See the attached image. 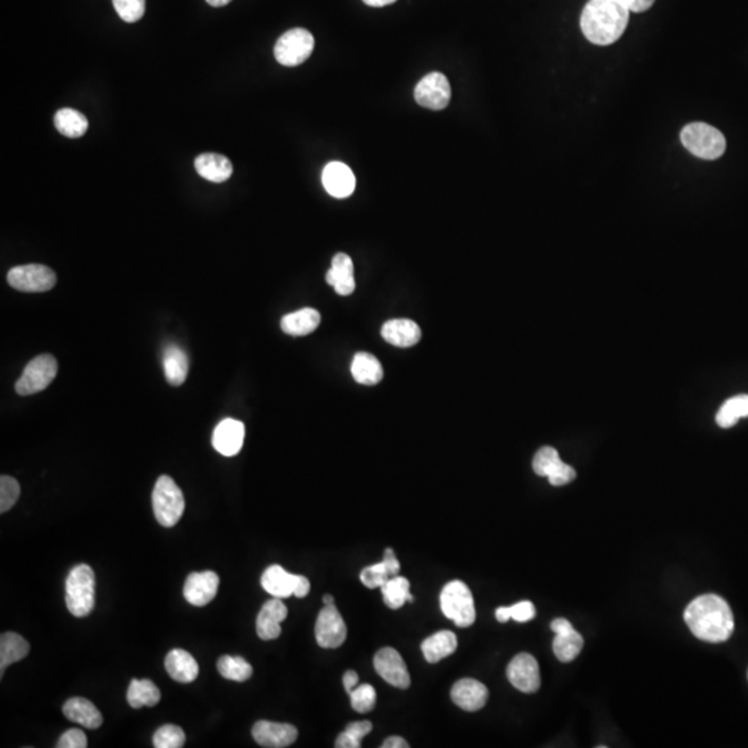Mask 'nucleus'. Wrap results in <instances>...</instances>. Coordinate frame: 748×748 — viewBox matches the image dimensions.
<instances>
[{
  "label": "nucleus",
  "mask_w": 748,
  "mask_h": 748,
  "mask_svg": "<svg viewBox=\"0 0 748 748\" xmlns=\"http://www.w3.org/2000/svg\"><path fill=\"white\" fill-rule=\"evenodd\" d=\"M685 621L695 637L710 643L725 642L735 629L729 604L717 595L695 597L685 610Z\"/></svg>",
  "instance_id": "1"
},
{
  "label": "nucleus",
  "mask_w": 748,
  "mask_h": 748,
  "mask_svg": "<svg viewBox=\"0 0 748 748\" xmlns=\"http://www.w3.org/2000/svg\"><path fill=\"white\" fill-rule=\"evenodd\" d=\"M630 10L622 0H589L581 14V29L592 44L607 46L624 34Z\"/></svg>",
  "instance_id": "2"
},
{
  "label": "nucleus",
  "mask_w": 748,
  "mask_h": 748,
  "mask_svg": "<svg viewBox=\"0 0 748 748\" xmlns=\"http://www.w3.org/2000/svg\"><path fill=\"white\" fill-rule=\"evenodd\" d=\"M96 578L87 564H79L70 571L66 581V604L74 617L84 618L95 607Z\"/></svg>",
  "instance_id": "3"
},
{
  "label": "nucleus",
  "mask_w": 748,
  "mask_h": 748,
  "mask_svg": "<svg viewBox=\"0 0 748 748\" xmlns=\"http://www.w3.org/2000/svg\"><path fill=\"white\" fill-rule=\"evenodd\" d=\"M680 140L685 149L693 156L703 160H717L727 150V140L717 127L704 122H693L680 132Z\"/></svg>",
  "instance_id": "4"
},
{
  "label": "nucleus",
  "mask_w": 748,
  "mask_h": 748,
  "mask_svg": "<svg viewBox=\"0 0 748 748\" xmlns=\"http://www.w3.org/2000/svg\"><path fill=\"white\" fill-rule=\"evenodd\" d=\"M152 510L157 522L165 528L175 527L182 519L185 513L184 492L171 477L161 475L157 480L152 491Z\"/></svg>",
  "instance_id": "5"
},
{
  "label": "nucleus",
  "mask_w": 748,
  "mask_h": 748,
  "mask_svg": "<svg viewBox=\"0 0 748 748\" xmlns=\"http://www.w3.org/2000/svg\"><path fill=\"white\" fill-rule=\"evenodd\" d=\"M442 612L459 628H469L475 621V605L469 587L462 581L445 585L440 596Z\"/></svg>",
  "instance_id": "6"
},
{
  "label": "nucleus",
  "mask_w": 748,
  "mask_h": 748,
  "mask_svg": "<svg viewBox=\"0 0 748 748\" xmlns=\"http://www.w3.org/2000/svg\"><path fill=\"white\" fill-rule=\"evenodd\" d=\"M59 364L56 358L49 354L39 355L25 366L21 377L17 380L16 392L21 397L44 391L56 379Z\"/></svg>",
  "instance_id": "7"
},
{
  "label": "nucleus",
  "mask_w": 748,
  "mask_h": 748,
  "mask_svg": "<svg viewBox=\"0 0 748 748\" xmlns=\"http://www.w3.org/2000/svg\"><path fill=\"white\" fill-rule=\"evenodd\" d=\"M261 585L269 595L279 599L305 597L311 590V582L304 575L290 574L282 565H270L261 577Z\"/></svg>",
  "instance_id": "8"
},
{
  "label": "nucleus",
  "mask_w": 748,
  "mask_h": 748,
  "mask_svg": "<svg viewBox=\"0 0 748 748\" xmlns=\"http://www.w3.org/2000/svg\"><path fill=\"white\" fill-rule=\"evenodd\" d=\"M315 39L304 29H292L282 35L275 46V57L282 66L295 67L307 62L314 52Z\"/></svg>",
  "instance_id": "9"
},
{
  "label": "nucleus",
  "mask_w": 748,
  "mask_h": 748,
  "mask_svg": "<svg viewBox=\"0 0 748 748\" xmlns=\"http://www.w3.org/2000/svg\"><path fill=\"white\" fill-rule=\"evenodd\" d=\"M7 282L19 292H45L56 286L57 277L53 270L45 265L29 264L10 269Z\"/></svg>",
  "instance_id": "10"
},
{
  "label": "nucleus",
  "mask_w": 748,
  "mask_h": 748,
  "mask_svg": "<svg viewBox=\"0 0 748 748\" xmlns=\"http://www.w3.org/2000/svg\"><path fill=\"white\" fill-rule=\"evenodd\" d=\"M452 96L449 81L441 72H432L425 75L424 78L415 87V99L420 106L424 109L440 110L447 109Z\"/></svg>",
  "instance_id": "11"
},
{
  "label": "nucleus",
  "mask_w": 748,
  "mask_h": 748,
  "mask_svg": "<svg viewBox=\"0 0 748 748\" xmlns=\"http://www.w3.org/2000/svg\"><path fill=\"white\" fill-rule=\"evenodd\" d=\"M315 637L324 649H337L347 639V625L334 604L325 605L317 615Z\"/></svg>",
  "instance_id": "12"
},
{
  "label": "nucleus",
  "mask_w": 748,
  "mask_h": 748,
  "mask_svg": "<svg viewBox=\"0 0 748 748\" xmlns=\"http://www.w3.org/2000/svg\"><path fill=\"white\" fill-rule=\"evenodd\" d=\"M374 668L377 674L390 683L391 686L407 689L410 686L409 670L405 664L402 655L392 649L384 647L374 655Z\"/></svg>",
  "instance_id": "13"
},
{
  "label": "nucleus",
  "mask_w": 748,
  "mask_h": 748,
  "mask_svg": "<svg viewBox=\"0 0 748 748\" xmlns=\"http://www.w3.org/2000/svg\"><path fill=\"white\" fill-rule=\"evenodd\" d=\"M507 678L520 692L535 693L540 686L539 665L531 654L522 653L510 662Z\"/></svg>",
  "instance_id": "14"
},
{
  "label": "nucleus",
  "mask_w": 748,
  "mask_h": 748,
  "mask_svg": "<svg viewBox=\"0 0 748 748\" xmlns=\"http://www.w3.org/2000/svg\"><path fill=\"white\" fill-rule=\"evenodd\" d=\"M556 637L553 640V652L562 662H570L577 659L582 647L584 637L572 628L571 622L565 618H557L550 624Z\"/></svg>",
  "instance_id": "15"
},
{
  "label": "nucleus",
  "mask_w": 748,
  "mask_h": 748,
  "mask_svg": "<svg viewBox=\"0 0 748 748\" xmlns=\"http://www.w3.org/2000/svg\"><path fill=\"white\" fill-rule=\"evenodd\" d=\"M252 737L261 747L284 748L295 743L299 730L290 724L258 720L252 727Z\"/></svg>",
  "instance_id": "16"
},
{
  "label": "nucleus",
  "mask_w": 748,
  "mask_h": 748,
  "mask_svg": "<svg viewBox=\"0 0 748 748\" xmlns=\"http://www.w3.org/2000/svg\"><path fill=\"white\" fill-rule=\"evenodd\" d=\"M219 587L217 572H193L185 582L184 596L190 604L204 607L215 599Z\"/></svg>",
  "instance_id": "17"
},
{
  "label": "nucleus",
  "mask_w": 748,
  "mask_h": 748,
  "mask_svg": "<svg viewBox=\"0 0 748 748\" xmlns=\"http://www.w3.org/2000/svg\"><path fill=\"white\" fill-rule=\"evenodd\" d=\"M246 429L239 420L225 419L215 427L212 447L224 456H236L242 448Z\"/></svg>",
  "instance_id": "18"
},
{
  "label": "nucleus",
  "mask_w": 748,
  "mask_h": 748,
  "mask_svg": "<svg viewBox=\"0 0 748 748\" xmlns=\"http://www.w3.org/2000/svg\"><path fill=\"white\" fill-rule=\"evenodd\" d=\"M488 692L484 683L472 678L457 680L450 690V699L464 711H479L487 704Z\"/></svg>",
  "instance_id": "19"
},
{
  "label": "nucleus",
  "mask_w": 748,
  "mask_h": 748,
  "mask_svg": "<svg viewBox=\"0 0 748 748\" xmlns=\"http://www.w3.org/2000/svg\"><path fill=\"white\" fill-rule=\"evenodd\" d=\"M322 182L326 192L335 199L351 196L357 184L351 168L339 161L330 162L325 167Z\"/></svg>",
  "instance_id": "20"
},
{
  "label": "nucleus",
  "mask_w": 748,
  "mask_h": 748,
  "mask_svg": "<svg viewBox=\"0 0 748 748\" xmlns=\"http://www.w3.org/2000/svg\"><path fill=\"white\" fill-rule=\"evenodd\" d=\"M289 614L286 604L279 597L270 599L262 605L257 617V634L262 640H275L282 634V624Z\"/></svg>",
  "instance_id": "21"
},
{
  "label": "nucleus",
  "mask_w": 748,
  "mask_h": 748,
  "mask_svg": "<svg viewBox=\"0 0 748 748\" xmlns=\"http://www.w3.org/2000/svg\"><path fill=\"white\" fill-rule=\"evenodd\" d=\"M382 335L389 344L399 348H409L420 341L422 330L414 320L392 319L384 324Z\"/></svg>",
  "instance_id": "22"
},
{
  "label": "nucleus",
  "mask_w": 748,
  "mask_h": 748,
  "mask_svg": "<svg viewBox=\"0 0 748 748\" xmlns=\"http://www.w3.org/2000/svg\"><path fill=\"white\" fill-rule=\"evenodd\" d=\"M326 282L334 287L339 295H351L355 292L354 264L351 257L344 252L334 255L332 267L326 274Z\"/></svg>",
  "instance_id": "23"
},
{
  "label": "nucleus",
  "mask_w": 748,
  "mask_h": 748,
  "mask_svg": "<svg viewBox=\"0 0 748 748\" xmlns=\"http://www.w3.org/2000/svg\"><path fill=\"white\" fill-rule=\"evenodd\" d=\"M165 670L172 679L179 683H192L199 677V664L189 652L174 649L168 653Z\"/></svg>",
  "instance_id": "24"
},
{
  "label": "nucleus",
  "mask_w": 748,
  "mask_h": 748,
  "mask_svg": "<svg viewBox=\"0 0 748 748\" xmlns=\"http://www.w3.org/2000/svg\"><path fill=\"white\" fill-rule=\"evenodd\" d=\"M62 714L66 715L67 719L82 725L86 729H99L103 724L102 714L94 703L82 697L70 699L62 707Z\"/></svg>",
  "instance_id": "25"
},
{
  "label": "nucleus",
  "mask_w": 748,
  "mask_h": 748,
  "mask_svg": "<svg viewBox=\"0 0 748 748\" xmlns=\"http://www.w3.org/2000/svg\"><path fill=\"white\" fill-rule=\"evenodd\" d=\"M194 167H196L200 177L210 180V182H214V184L226 182L234 172V167H232L229 159L221 156V154H215V152H204L201 156L197 157Z\"/></svg>",
  "instance_id": "26"
},
{
  "label": "nucleus",
  "mask_w": 748,
  "mask_h": 748,
  "mask_svg": "<svg viewBox=\"0 0 748 748\" xmlns=\"http://www.w3.org/2000/svg\"><path fill=\"white\" fill-rule=\"evenodd\" d=\"M457 649V637L450 630H440L422 643L425 662L435 664L454 654Z\"/></svg>",
  "instance_id": "27"
},
{
  "label": "nucleus",
  "mask_w": 748,
  "mask_h": 748,
  "mask_svg": "<svg viewBox=\"0 0 748 748\" xmlns=\"http://www.w3.org/2000/svg\"><path fill=\"white\" fill-rule=\"evenodd\" d=\"M162 365H164L165 379L169 384L179 387L186 382L187 373H189V359L179 347L174 344L165 347Z\"/></svg>",
  "instance_id": "28"
},
{
  "label": "nucleus",
  "mask_w": 748,
  "mask_h": 748,
  "mask_svg": "<svg viewBox=\"0 0 748 748\" xmlns=\"http://www.w3.org/2000/svg\"><path fill=\"white\" fill-rule=\"evenodd\" d=\"M320 325V314L314 308H302L300 311L283 316V332L294 337L311 334Z\"/></svg>",
  "instance_id": "29"
},
{
  "label": "nucleus",
  "mask_w": 748,
  "mask_h": 748,
  "mask_svg": "<svg viewBox=\"0 0 748 748\" xmlns=\"http://www.w3.org/2000/svg\"><path fill=\"white\" fill-rule=\"evenodd\" d=\"M351 373L355 382L364 385L379 384L384 376L380 360L369 352H358L355 355Z\"/></svg>",
  "instance_id": "30"
},
{
  "label": "nucleus",
  "mask_w": 748,
  "mask_h": 748,
  "mask_svg": "<svg viewBox=\"0 0 748 748\" xmlns=\"http://www.w3.org/2000/svg\"><path fill=\"white\" fill-rule=\"evenodd\" d=\"M29 653V643L14 634L6 632L0 637V675L4 677V670L12 662H21Z\"/></svg>",
  "instance_id": "31"
},
{
  "label": "nucleus",
  "mask_w": 748,
  "mask_h": 748,
  "mask_svg": "<svg viewBox=\"0 0 748 748\" xmlns=\"http://www.w3.org/2000/svg\"><path fill=\"white\" fill-rule=\"evenodd\" d=\"M127 699L132 708L154 707L161 700L156 683L149 679H132L127 687Z\"/></svg>",
  "instance_id": "32"
},
{
  "label": "nucleus",
  "mask_w": 748,
  "mask_h": 748,
  "mask_svg": "<svg viewBox=\"0 0 748 748\" xmlns=\"http://www.w3.org/2000/svg\"><path fill=\"white\" fill-rule=\"evenodd\" d=\"M380 589H382L385 605H389L390 609H401L405 603H414V595L410 593V582L405 577L395 575L390 578Z\"/></svg>",
  "instance_id": "33"
},
{
  "label": "nucleus",
  "mask_w": 748,
  "mask_h": 748,
  "mask_svg": "<svg viewBox=\"0 0 748 748\" xmlns=\"http://www.w3.org/2000/svg\"><path fill=\"white\" fill-rule=\"evenodd\" d=\"M57 131L64 136L77 139L84 136L87 131V119L82 112L72 109H62L54 115Z\"/></svg>",
  "instance_id": "34"
},
{
  "label": "nucleus",
  "mask_w": 748,
  "mask_h": 748,
  "mask_svg": "<svg viewBox=\"0 0 748 748\" xmlns=\"http://www.w3.org/2000/svg\"><path fill=\"white\" fill-rule=\"evenodd\" d=\"M748 416V395L730 398L718 410L717 423L722 429H730L742 417Z\"/></svg>",
  "instance_id": "35"
},
{
  "label": "nucleus",
  "mask_w": 748,
  "mask_h": 748,
  "mask_svg": "<svg viewBox=\"0 0 748 748\" xmlns=\"http://www.w3.org/2000/svg\"><path fill=\"white\" fill-rule=\"evenodd\" d=\"M218 670L225 679L246 682L252 677V667L247 660L239 655H222L218 660Z\"/></svg>",
  "instance_id": "36"
},
{
  "label": "nucleus",
  "mask_w": 748,
  "mask_h": 748,
  "mask_svg": "<svg viewBox=\"0 0 748 748\" xmlns=\"http://www.w3.org/2000/svg\"><path fill=\"white\" fill-rule=\"evenodd\" d=\"M185 742L186 735L184 729L177 725H164L152 737V744L156 748H180L184 747Z\"/></svg>",
  "instance_id": "37"
},
{
  "label": "nucleus",
  "mask_w": 748,
  "mask_h": 748,
  "mask_svg": "<svg viewBox=\"0 0 748 748\" xmlns=\"http://www.w3.org/2000/svg\"><path fill=\"white\" fill-rule=\"evenodd\" d=\"M560 463H562V459H560L559 452L555 448L544 447L538 450L537 455H535L532 467L540 477H547L553 470L559 466Z\"/></svg>",
  "instance_id": "38"
},
{
  "label": "nucleus",
  "mask_w": 748,
  "mask_h": 748,
  "mask_svg": "<svg viewBox=\"0 0 748 748\" xmlns=\"http://www.w3.org/2000/svg\"><path fill=\"white\" fill-rule=\"evenodd\" d=\"M349 695H351L352 708H354L355 711L360 712V714H366V712L372 711L374 705H376V690H374L372 685H367V683L355 687Z\"/></svg>",
  "instance_id": "39"
},
{
  "label": "nucleus",
  "mask_w": 748,
  "mask_h": 748,
  "mask_svg": "<svg viewBox=\"0 0 748 748\" xmlns=\"http://www.w3.org/2000/svg\"><path fill=\"white\" fill-rule=\"evenodd\" d=\"M20 497V484L10 475L0 477V513H6L16 505Z\"/></svg>",
  "instance_id": "40"
},
{
  "label": "nucleus",
  "mask_w": 748,
  "mask_h": 748,
  "mask_svg": "<svg viewBox=\"0 0 748 748\" xmlns=\"http://www.w3.org/2000/svg\"><path fill=\"white\" fill-rule=\"evenodd\" d=\"M115 12L124 21L136 22L144 16L146 0H112Z\"/></svg>",
  "instance_id": "41"
},
{
  "label": "nucleus",
  "mask_w": 748,
  "mask_h": 748,
  "mask_svg": "<svg viewBox=\"0 0 748 748\" xmlns=\"http://www.w3.org/2000/svg\"><path fill=\"white\" fill-rule=\"evenodd\" d=\"M359 578L365 587L374 589V588H382L391 577H390L384 563L382 562L362 570Z\"/></svg>",
  "instance_id": "42"
},
{
  "label": "nucleus",
  "mask_w": 748,
  "mask_h": 748,
  "mask_svg": "<svg viewBox=\"0 0 748 748\" xmlns=\"http://www.w3.org/2000/svg\"><path fill=\"white\" fill-rule=\"evenodd\" d=\"M575 477H577V472L571 466H569V464L562 462L556 469L553 470L547 475V480H549L553 487H562V485L570 484V482L574 481Z\"/></svg>",
  "instance_id": "43"
},
{
  "label": "nucleus",
  "mask_w": 748,
  "mask_h": 748,
  "mask_svg": "<svg viewBox=\"0 0 748 748\" xmlns=\"http://www.w3.org/2000/svg\"><path fill=\"white\" fill-rule=\"evenodd\" d=\"M57 747L59 748H86L87 747V737L81 729H70L67 730L62 737H60L59 743H57Z\"/></svg>",
  "instance_id": "44"
},
{
  "label": "nucleus",
  "mask_w": 748,
  "mask_h": 748,
  "mask_svg": "<svg viewBox=\"0 0 748 748\" xmlns=\"http://www.w3.org/2000/svg\"><path fill=\"white\" fill-rule=\"evenodd\" d=\"M510 618L515 620L517 622L531 621L532 618L537 615L535 605L528 600L517 603V604L510 605L509 607Z\"/></svg>",
  "instance_id": "45"
},
{
  "label": "nucleus",
  "mask_w": 748,
  "mask_h": 748,
  "mask_svg": "<svg viewBox=\"0 0 748 748\" xmlns=\"http://www.w3.org/2000/svg\"><path fill=\"white\" fill-rule=\"evenodd\" d=\"M373 725L372 722L369 720H360V722H352V724H348L345 730H347L349 735L355 737V739L359 740L362 742L365 736H367L370 732H372Z\"/></svg>",
  "instance_id": "46"
},
{
  "label": "nucleus",
  "mask_w": 748,
  "mask_h": 748,
  "mask_svg": "<svg viewBox=\"0 0 748 748\" xmlns=\"http://www.w3.org/2000/svg\"><path fill=\"white\" fill-rule=\"evenodd\" d=\"M382 563H384L385 567H387V571H389L390 577H395V575L399 574V570H401V564L398 562L397 556H395V552L392 549H385L384 550V556H382Z\"/></svg>",
  "instance_id": "47"
},
{
  "label": "nucleus",
  "mask_w": 748,
  "mask_h": 748,
  "mask_svg": "<svg viewBox=\"0 0 748 748\" xmlns=\"http://www.w3.org/2000/svg\"><path fill=\"white\" fill-rule=\"evenodd\" d=\"M359 740L355 739L352 735L344 730V732L337 737L335 740V747L337 748H359L360 747Z\"/></svg>",
  "instance_id": "48"
},
{
  "label": "nucleus",
  "mask_w": 748,
  "mask_h": 748,
  "mask_svg": "<svg viewBox=\"0 0 748 748\" xmlns=\"http://www.w3.org/2000/svg\"><path fill=\"white\" fill-rule=\"evenodd\" d=\"M628 9L634 12H643L649 10L654 4L655 0H622Z\"/></svg>",
  "instance_id": "49"
},
{
  "label": "nucleus",
  "mask_w": 748,
  "mask_h": 748,
  "mask_svg": "<svg viewBox=\"0 0 748 748\" xmlns=\"http://www.w3.org/2000/svg\"><path fill=\"white\" fill-rule=\"evenodd\" d=\"M358 682H359V677H358L355 670H347L345 672L344 678H342V683H344V687L348 695H351L352 690L358 686Z\"/></svg>",
  "instance_id": "50"
},
{
  "label": "nucleus",
  "mask_w": 748,
  "mask_h": 748,
  "mask_svg": "<svg viewBox=\"0 0 748 748\" xmlns=\"http://www.w3.org/2000/svg\"><path fill=\"white\" fill-rule=\"evenodd\" d=\"M382 748H409V744H407V740L402 739L399 736H392L389 737V739L385 740L384 743L382 744Z\"/></svg>",
  "instance_id": "51"
},
{
  "label": "nucleus",
  "mask_w": 748,
  "mask_h": 748,
  "mask_svg": "<svg viewBox=\"0 0 748 748\" xmlns=\"http://www.w3.org/2000/svg\"><path fill=\"white\" fill-rule=\"evenodd\" d=\"M495 615H497V620L499 622L509 621V620H510L509 607H499V609H497V612H495Z\"/></svg>",
  "instance_id": "52"
},
{
  "label": "nucleus",
  "mask_w": 748,
  "mask_h": 748,
  "mask_svg": "<svg viewBox=\"0 0 748 748\" xmlns=\"http://www.w3.org/2000/svg\"><path fill=\"white\" fill-rule=\"evenodd\" d=\"M364 2L367 4V6L384 7L389 6V4H395L397 0H364Z\"/></svg>",
  "instance_id": "53"
},
{
  "label": "nucleus",
  "mask_w": 748,
  "mask_h": 748,
  "mask_svg": "<svg viewBox=\"0 0 748 748\" xmlns=\"http://www.w3.org/2000/svg\"><path fill=\"white\" fill-rule=\"evenodd\" d=\"M232 0H207V4L212 7H222L229 4Z\"/></svg>",
  "instance_id": "54"
},
{
  "label": "nucleus",
  "mask_w": 748,
  "mask_h": 748,
  "mask_svg": "<svg viewBox=\"0 0 748 748\" xmlns=\"http://www.w3.org/2000/svg\"><path fill=\"white\" fill-rule=\"evenodd\" d=\"M324 603L326 605L334 604V597L332 595H325Z\"/></svg>",
  "instance_id": "55"
}]
</instances>
